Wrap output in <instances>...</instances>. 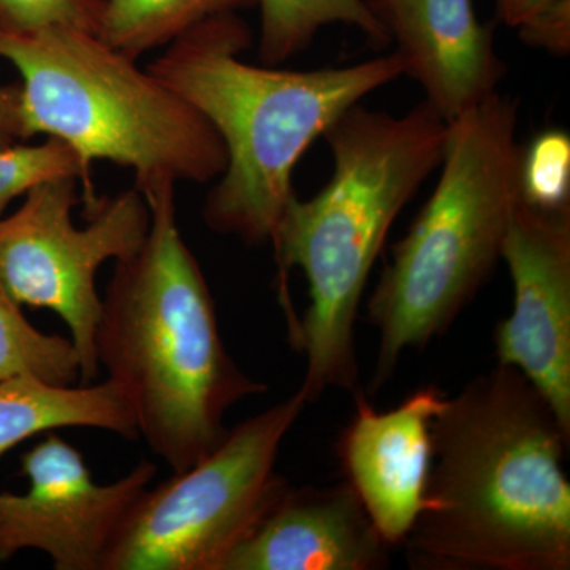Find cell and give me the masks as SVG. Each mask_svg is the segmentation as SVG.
Listing matches in <instances>:
<instances>
[{
  "label": "cell",
  "instance_id": "cell-9",
  "mask_svg": "<svg viewBox=\"0 0 570 570\" xmlns=\"http://www.w3.org/2000/svg\"><path fill=\"white\" fill-rule=\"evenodd\" d=\"M24 494H0V564L22 550L47 553L56 570H102L127 512L157 474L142 460L108 485L94 482L81 452L48 433L21 456Z\"/></svg>",
  "mask_w": 570,
  "mask_h": 570
},
{
  "label": "cell",
  "instance_id": "cell-18",
  "mask_svg": "<svg viewBox=\"0 0 570 570\" xmlns=\"http://www.w3.org/2000/svg\"><path fill=\"white\" fill-rule=\"evenodd\" d=\"M58 178L80 179L88 208L99 200L94 195L91 170L69 142L48 137L41 145L14 142L0 149V217L14 198Z\"/></svg>",
  "mask_w": 570,
  "mask_h": 570
},
{
  "label": "cell",
  "instance_id": "cell-16",
  "mask_svg": "<svg viewBox=\"0 0 570 570\" xmlns=\"http://www.w3.org/2000/svg\"><path fill=\"white\" fill-rule=\"evenodd\" d=\"M262 10L258 56L265 66H279L313 41L324 26H354L374 43H389V32L366 0H257Z\"/></svg>",
  "mask_w": 570,
  "mask_h": 570
},
{
  "label": "cell",
  "instance_id": "cell-23",
  "mask_svg": "<svg viewBox=\"0 0 570 570\" xmlns=\"http://www.w3.org/2000/svg\"><path fill=\"white\" fill-rule=\"evenodd\" d=\"M553 0H497L498 14L510 28L519 29Z\"/></svg>",
  "mask_w": 570,
  "mask_h": 570
},
{
  "label": "cell",
  "instance_id": "cell-2",
  "mask_svg": "<svg viewBox=\"0 0 570 570\" xmlns=\"http://www.w3.org/2000/svg\"><path fill=\"white\" fill-rule=\"evenodd\" d=\"M135 189L151 223L141 246L116 262L97 358L126 397L138 436L178 474L224 441L228 409L268 387L225 347L208 283L176 223L174 179L157 176Z\"/></svg>",
  "mask_w": 570,
  "mask_h": 570
},
{
  "label": "cell",
  "instance_id": "cell-3",
  "mask_svg": "<svg viewBox=\"0 0 570 570\" xmlns=\"http://www.w3.org/2000/svg\"><path fill=\"white\" fill-rule=\"evenodd\" d=\"M449 124L426 102L404 116L344 111L324 137L333 156L328 184L309 200L292 195L273 236L281 299L296 321L285 276L302 269L309 306L292 343L306 356L298 393L307 403L330 389L355 390L354 326L371 268L397 214L444 156Z\"/></svg>",
  "mask_w": 570,
  "mask_h": 570
},
{
  "label": "cell",
  "instance_id": "cell-14",
  "mask_svg": "<svg viewBox=\"0 0 570 570\" xmlns=\"http://www.w3.org/2000/svg\"><path fill=\"white\" fill-rule=\"evenodd\" d=\"M59 428H97L130 441L138 438L132 411L111 381L80 387L29 376L0 381V456Z\"/></svg>",
  "mask_w": 570,
  "mask_h": 570
},
{
  "label": "cell",
  "instance_id": "cell-20",
  "mask_svg": "<svg viewBox=\"0 0 570 570\" xmlns=\"http://www.w3.org/2000/svg\"><path fill=\"white\" fill-rule=\"evenodd\" d=\"M105 0H0V29L32 32L67 26L99 37Z\"/></svg>",
  "mask_w": 570,
  "mask_h": 570
},
{
  "label": "cell",
  "instance_id": "cell-4",
  "mask_svg": "<svg viewBox=\"0 0 570 570\" xmlns=\"http://www.w3.org/2000/svg\"><path fill=\"white\" fill-rule=\"evenodd\" d=\"M249 28L230 13L194 26L148 67L212 124L227 167L209 190L205 224L246 245L272 243L294 195L292 174L303 153L367 94L403 77L397 52L337 69L250 66Z\"/></svg>",
  "mask_w": 570,
  "mask_h": 570
},
{
  "label": "cell",
  "instance_id": "cell-7",
  "mask_svg": "<svg viewBox=\"0 0 570 570\" xmlns=\"http://www.w3.org/2000/svg\"><path fill=\"white\" fill-rule=\"evenodd\" d=\"M305 406L296 392L228 430L193 468L142 491L102 570H224L287 490L277 453Z\"/></svg>",
  "mask_w": 570,
  "mask_h": 570
},
{
  "label": "cell",
  "instance_id": "cell-11",
  "mask_svg": "<svg viewBox=\"0 0 570 570\" xmlns=\"http://www.w3.org/2000/svg\"><path fill=\"white\" fill-rule=\"evenodd\" d=\"M354 417L337 452L347 482L387 546L406 540L423 505L431 468V423L448 396L419 389L400 406L377 412L356 393Z\"/></svg>",
  "mask_w": 570,
  "mask_h": 570
},
{
  "label": "cell",
  "instance_id": "cell-6",
  "mask_svg": "<svg viewBox=\"0 0 570 570\" xmlns=\"http://www.w3.org/2000/svg\"><path fill=\"white\" fill-rule=\"evenodd\" d=\"M0 58L20 71L29 137L69 142L89 170L110 160L132 168L135 184H204L227 167L223 140L193 105L91 32L0 29Z\"/></svg>",
  "mask_w": 570,
  "mask_h": 570
},
{
  "label": "cell",
  "instance_id": "cell-10",
  "mask_svg": "<svg viewBox=\"0 0 570 570\" xmlns=\"http://www.w3.org/2000/svg\"><path fill=\"white\" fill-rule=\"evenodd\" d=\"M501 257L513 284V311L499 322V365L519 370L570 434V205L519 200Z\"/></svg>",
  "mask_w": 570,
  "mask_h": 570
},
{
  "label": "cell",
  "instance_id": "cell-19",
  "mask_svg": "<svg viewBox=\"0 0 570 570\" xmlns=\"http://www.w3.org/2000/svg\"><path fill=\"white\" fill-rule=\"evenodd\" d=\"M520 197L538 208L570 205V138L562 130L540 134L521 149Z\"/></svg>",
  "mask_w": 570,
  "mask_h": 570
},
{
  "label": "cell",
  "instance_id": "cell-12",
  "mask_svg": "<svg viewBox=\"0 0 570 570\" xmlns=\"http://www.w3.org/2000/svg\"><path fill=\"white\" fill-rule=\"evenodd\" d=\"M396 40L404 75L450 124L498 92L505 73L493 32L478 20L472 0H366Z\"/></svg>",
  "mask_w": 570,
  "mask_h": 570
},
{
  "label": "cell",
  "instance_id": "cell-15",
  "mask_svg": "<svg viewBox=\"0 0 570 570\" xmlns=\"http://www.w3.org/2000/svg\"><path fill=\"white\" fill-rule=\"evenodd\" d=\"M255 3L257 0H105L99 39L137 61L208 18Z\"/></svg>",
  "mask_w": 570,
  "mask_h": 570
},
{
  "label": "cell",
  "instance_id": "cell-22",
  "mask_svg": "<svg viewBox=\"0 0 570 570\" xmlns=\"http://www.w3.org/2000/svg\"><path fill=\"white\" fill-rule=\"evenodd\" d=\"M29 138L21 85L0 86V149Z\"/></svg>",
  "mask_w": 570,
  "mask_h": 570
},
{
  "label": "cell",
  "instance_id": "cell-13",
  "mask_svg": "<svg viewBox=\"0 0 570 570\" xmlns=\"http://www.w3.org/2000/svg\"><path fill=\"white\" fill-rule=\"evenodd\" d=\"M387 549L348 482L287 487L224 570H374Z\"/></svg>",
  "mask_w": 570,
  "mask_h": 570
},
{
  "label": "cell",
  "instance_id": "cell-5",
  "mask_svg": "<svg viewBox=\"0 0 570 570\" xmlns=\"http://www.w3.org/2000/svg\"><path fill=\"white\" fill-rule=\"evenodd\" d=\"M517 124L519 105L499 92L449 124L436 189L367 303L381 336L373 395L404 352L448 332L501 257L521 198Z\"/></svg>",
  "mask_w": 570,
  "mask_h": 570
},
{
  "label": "cell",
  "instance_id": "cell-8",
  "mask_svg": "<svg viewBox=\"0 0 570 570\" xmlns=\"http://www.w3.org/2000/svg\"><path fill=\"white\" fill-rule=\"evenodd\" d=\"M77 178L51 179L26 194L24 204L0 217V281L20 305L58 314L80 358L81 384L99 374L96 333L102 298L96 277L108 261L132 255L148 234L151 214L140 190L99 198L89 223L75 227Z\"/></svg>",
  "mask_w": 570,
  "mask_h": 570
},
{
  "label": "cell",
  "instance_id": "cell-17",
  "mask_svg": "<svg viewBox=\"0 0 570 570\" xmlns=\"http://www.w3.org/2000/svg\"><path fill=\"white\" fill-rule=\"evenodd\" d=\"M22 376L67 387L80 379V358L71 340L32 326L0 281V381Z\"/></svg>",
  "mask_w": 570,
  "mask_h": 570
},
{
  "label": "cell",
  "instance_id": "cell-1",
  "mask_svg": "<svg viewBox=\"0 0 570 570\" xmlns=\"http://www.w3.org/2000/svg\"><path fill=\"white\" fill-rule=\"evenodd\" d=\"M569 438L512 366L448 397L431 423L425 505L403 542L411 568L569 570Z\"/></svg>",
  "mask_w": 570,
  "mask_h": 570
},
{
  "label": "cell",
  "instance_id": "cell-21",
  "mask_svg": "<svg viewBox=\"0 0 570 570\" xmlns=\"http://www.w3.org/2000/svg\"><path fill=\"white\" fill-rule=\"evenodd\" d=\"M521 40L553 55L570 51V0H553L519 28Z\"/></svg>",
  "mask_w": 570,
  "mask_h": 570
}]
</instances>
